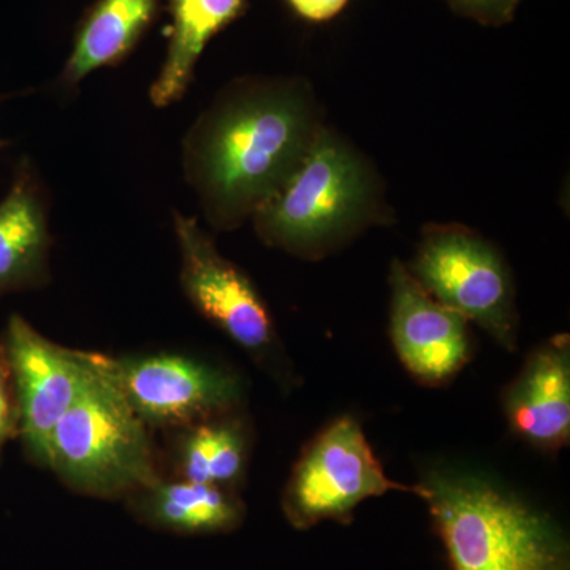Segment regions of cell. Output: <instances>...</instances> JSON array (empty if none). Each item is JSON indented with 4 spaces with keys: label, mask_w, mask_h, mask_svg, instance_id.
<instances>
[{
    "label": "cell",
    "mask_w": 570,
    "mask_h": 570,
    "mask_svg": "<svg viewBox=\"0 0 570 570\" xmlns=\"http://www.w3.org/2000/svg\"><path fill=\"white\" fill-rule=\"evenodd\" d=\"M48 214L47 190L24 157L0 200V296L39 291L51 283Z\"/></svg>",
    "instance_id": "12"
},
{
    "label": "cell",
    "mask_w": 570,
    "mask_h": 570,
    "mask_svg": "<svg viewBox=\"0 0 570 570\" xmlns=\"http://www.w3.org/2000/svg\"><path fill=\"white\" fill-rule=\"evenodd\" d=\"M389 219L373 165L322 126L291 178L250 223L264 245L318 261Z\"/></svg>",
    "instance_id": "2"
},
{
    "label": "cell",
    "mask_w": 570,
    "mask_h": 570,
    "mask_svg": "<svg viewBox=\"0 0 570 570\" xmlns=\"http://www.w3.org/2000/svg\"><path fill=\"white\" fill-rule=\"evenodd\" d=\"M407 268L436 302L479 325L505 351H517L515 285L490 242L464 225H428Z\"/></svg>",
    "instance_id": "6"
},
{
    "label": "cell",
    "mask_w": 570,
    "mask_h": 570,
    "mask_svg": "<svg viewBox=\"0 0 570 570\" xmlns=\"http://www.w3.org/2000/svg\"><path fill=\"white\" fill-rule=\"evenodd\" d=\"M445 2L461 17L482 26L499 28L513 21L517 10L524 0H445Z\"/></svg>",
    "instance_id": "17"
},
{
    "label": "cell",
    "mask_w": 570,
    "mask_h": 570,
    "mask_svg": "<svg viewBox=\"0 0 570 570\" xmlns=\"http://www.w3.org/2000/svg\"><path fill=\"white\" fill-rule=\"evenodd\" d=\"M6 99V96H0V102ZM3 146H7V141L0 140V148H3Z\"/></svg>",
    "instance_id": "20"
},
{
    "label": "cell",
    "mask_w": 570,
    "mask_h": 570,
    "mask_svg": "<svg viewBox=\"0 0 570 570\" xmlns=\"http://www.w3.org/2000/svg\"><path fill=\"white\" fill-rule=\"evenodd\" d=\"M105 367L149 430H179L242 411V379L227 367L175 352L111 356Z\"/></svg>",
    "instance_id": "8"
},
{
    "label": "cell",
    "mask_w": 570,
    "mask_h": 570,
    "mask_svg": "<svg viewBox=\"0 0 570 570\" xmlns=\"http://www.w3.org/2000/svg\"><path fill=\"white\" fill-rule=\"evenodd\" d=\"M0 343L13 382L26 459L48 469L52 431L96 373L99 352L61 346L20 314H11Z\"/></svg>",
    "instance_id": "9"
},
{
    "label": "cell",
    "mask_w": 570,
    "mask_h": 570,
    "mask_svg": "<svg viewBox=\"0 0 570 570\" xmlns=\"http://www.w3.org/2000/svg\"><path fill=\"white\" fill-rule=\"evenodd\" d=\"M179 285L189 305L283 389L295 385L294 366L264 296L245 269L228 261L198 224L174 213Z\"/></svg>",
    "instance_id": "5"
},
{
    "label": "cell",
    "mask_w": 570,
    "mask_h": 570,
    "mask_svg": "<svg viewBox=\"0 0 570 570\" xmlns=\"http://www.w3.org/2000/svg\"><path fill=\"white\" fill-rule=\"evenodd\" d=\"M390 491L419 497V485H401L385 474L358 420H333L303 450L285 483L283 512L296 530L322 521L348 523L366 499Z\"/></svg>",
    "instance_id": "7"
},
{
    "label": "cell",
    "mask_w": 570,
    "mask_h": 570,
    "mask_svg": "<svg viewBox=\"0 0 570 570\" xmlns=\"http://www.w3.org/2000/svg\"><path fill=\"white\" fill-rule=\"evenodd\" d=\"M159 11L160 0H96L78 22L58 88L69 92L94 71L121 66Z\"/></svg>",
    "instance_id": "14"
},
{
    "label": "cell",
    "mask_w": 570,
    "mask_h": 570,
    "mask_svg": "<svg viewBox=\"0 0 570 570\" xmlns=\"http://www.w3.org/2000/svg\"><path fill=\"white\" fill-rule=\"evenodd\" d=\"M18 438V411L6 351L0 343V459L11 439Z\"/></svg>",
    "instance_id": "18"
},
{
    "label": "cell",
    "mask_w": 570,
    "mask_h": 570,
    "mask_svg": "<svg viewBox=\"0 0 570 570\" xmlns=\"http://www.w3.org/2000/svg\"><path fill=\"white\" fill-rule=\"evenodd\" d=\"M247 0H168L171 17L167 55L149 88L156 108L181 102L209 41L246 13Z\"/></svg>",
    "instance_id": "15"
},
{
    "label": "cell",
    "mask_w": 570,
    "mask_h": 570,
    "mask_svg": "<svg viewBox=\"0 0 570 570\" xmlns=\"http://www.w3.org/2000/svg\"><path fill=\"white\" fill-rule=\"evenodd\" d=\"M390 336L397 358L420 384H448L471 358L469 322L423 291L403 262L390 268Z\"/></svg>",
    "instance_id": "10"
},
{
    "label": "cell",
    "mask_w": 570,
    "mask_h": 570,
    "mask_svg": "<svg viewBox=\"0 0 570 570\" xmlns=\"http://www.w3.org/2000/svg\"><path fill=\"white\" fill-rule=\"evenodd\" d=\"M296 17L307 22H326L336 18L348 0H285Z\"/></svg>",
    "instance_id": "19"
},
{
    "label": "cell",
    "mask_w": 570,
    "mask_h": 570,
    "mask_svg": "<svg viewBox=\"0 0 570 570\" xmlns=\"http://www.w3.org/2000/svg\"><path fill=\"white\" fill-rule=\"evenodd\" d=\"M138 523L167 534H228L242 527L246 504L238 491L164 475L124 501Z\"/></svg>",
    "instance_id": "13"
},
{
    "label": "cell",
    "mask_w": 570,
    "mask_h": 570,
    "mask_svg": "<svg viewBox=\"0 0 570 570\" xmlns=\"http://www.w3.org/2000/svg\"><path fill=\"white\" fill-rule=\"evenodd\" d=\"M309 82L243 77L225 86L181 142L184 179L214 232L253 219L291 178L318 130Z\"/></svg>",
    "instance_id": "1"
},
{
    "label": "cell",
    "mask_w": 570,
    "mask_h": 570,
    "mask_svg": "<svg viewBox=\"0 0 570 570\" xmlns=\"http://www.w3.org/2000/svg\"><path fill=\"white\" fill-rule=\"evenodd\" d=\"M97 356L96 373L52 431L50 471L66 489L126 501L160 478L151 430L129 406Z\"/></svg>",
    "instance_id": "4"
},
{
    "label": "cell",
    "mask_w": 570,
    "mask_h": 570,
    "mask_svg": "<svg viewBox=\"0 0 570 570\" xmlns=\"http://www.w3.org/2000/svg\"><path fill=\"white\" fill-rule=\"evenodd\" d=\"M250 428L242 411L175 430V478L238 491L250 456Z\"/></svg>",
    "instance_id": "16"
},
{
    "label": "cell",
    "mask_w": 570,
    "mask_h": 570,
    "mask_svg": "<svg viewBox=\"0 0 570 570\" xmlns=\"http://www.w3.org/2000/svg\"><path fill=\"white\" fill-rule=\"evenodd\" d=\"M417 485L452 570H569L560 528L501 483L436 468Z\"/></svg>",
    "instance_id": "3"
},
{
    "label": "cell",
    "mask_w": 570,
    "mask_h": 570,
    "mask_svg": "<svg viewBox=\"0 0 570 570\" xmlns=\"http://www.w3.org/2000/svg\"><path fill=\"white\" fill-rule=\"evenodd\" d=\"M502 404L510 431L532 448L557 452L569 444V335L550 337L531 352Z\"/></svg>",
    "instance_id": "11"
}]
</instances>
